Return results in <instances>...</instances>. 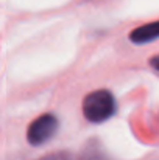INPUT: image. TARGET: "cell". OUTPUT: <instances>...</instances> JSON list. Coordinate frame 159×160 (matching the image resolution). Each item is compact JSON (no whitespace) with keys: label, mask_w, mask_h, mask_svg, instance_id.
Segmentation results:
<instances>
[{"label":"cell","mask_w":159,"mask_h":160,"mask_svg":"<svg viewBox=\"0 0 159 160\" xmlns=\"http://www.w3.org/2000/svg\"><path fill=\"white\" fill-rule=\"evenodd\" d=\"M56 129H58V120L50 113H45V115H41L39 118H36L30 124L27 138L33 146H39L52 138Z\"/></svg>","instance_id":"cell-2"},{"label":"cell","mask_w":159,"mask_h":160,"mask_svg":"<svg viewBox=\"0 0 159 160\" xmlns=\"http://www.w3.org/2000/svg\"><path fill=\"white\" fill-rule=\"evenodd\" d=\"M115 110V101L111 92L95 90L83 101V115L91 123H102L108 120Z\"/></svg>","instance_id":"cell-1"},{"label":"cell","mask_w":159,"mask_h":160,"mask_svg":"<svg viewBox=\"0 0 159 160\" xmlns=\"http://www.w3.org/2000/svg\"><path fill=\"white\" fill-rule=\"evenodd\" d=\"M158 38H159V20L151 22V23H147V25H142V27L133 30L131 34H130V39L134 44L151 42V41L158 39Z\"/></svg>","instance_id":"cell-3"},{"label":"cell","mask_w":159,"mask_h":160,"mask_svg":"<svg viewBox=\"0 0 159 160\" xmlns=\"http://www.w3.org/2000/svg\"><path fill=\"white\" fill-rule=\"evenodd\" d=\"M150 64H151V67H153V68H156V70L159 72V54H158V56H153V58H151Z\"/></svg>","instance_id":"cell-4"},{"label":"cell","mask_w":159,"mask_h":160,"mask_svg":"<svg viewBox=\"0 0 159 160\" xmlns=\"http://www.w3.org/2000/svg\"><path fill=\"white\" fill-rule=\"evenodd\" d=\"M44 160H64V159H61V156H56V157H45Z\"/></svg>","instance_id":"cell-5"}]
</instances>
